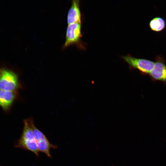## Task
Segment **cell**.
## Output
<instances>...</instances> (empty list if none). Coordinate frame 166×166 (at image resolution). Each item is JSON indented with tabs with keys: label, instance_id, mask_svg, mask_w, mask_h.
Instances as JSON below:
<instances>
[{
	"label": "cell",
	"instance_id": "cell-9",
	"mask_svg": "<svg viewBox=\"0 0 166 166\" xmlns=\"http://www.w3.org/2000/svg\"><path fill=\"white\" fill-rule=\"evenodd\" d=\"M149 24L152 30L156 32H159L164 29L165 22L163 18L156 17L151 20Z\"/></svg>",
	"mask_w": 166,
	"mask_h": 166
},
{
	"label": "cell",
	"instance_id": "cell-6",
	"mask_svg": "<svg viewBox=\"0 0 166 166\" xmlns=\"http://www.w3.org/2000/svg\"><path fill=\"white\" fill-rule=\"evenodd\" d=\"M149 74L152 79L166 83V65L163 59L159 57L156 58Z\"/></svg>",
	"mask_w": 166,
	"mask_h": 166
},
{
	"label": "cell",
	"instance_id": "cell-4",
	"mask_svg": "<svg viewBox=\"0 0 166 166\" xmlns=\"http://www.w3.org/2000/svg\"><path fill=\"white\" fill-rule=\"evenodd\" d=\"M122 58L130 67L137 69L144 74H149L155 63L151 61L136 58L129 54L123 56Z\"/></svg>",
	"mask_w": 166,
	"mask_h": 166
},
{
	"label": "cell",
	"instance_id": "cell-7",
	"mask_svg": "<svg viewBox=\"0 0 166 166\" xmlns=\"http://www.w3.org/2000/svg\"><path fill=\"white\" fill-rule=\"evenodd\" d=\"M68 25L76 23H81V16L79 0L72 1V4L68 12L67 17Z\"/></svg>",
	"mask_w": 166,
	"mask_h": 166
},
{
	"label": "cell",
	"instance_id": "cell-2",
	"mask_svg": "<svg viewBox=\"0 0 166 166\" xmlns=\"http://www.w3.org/2000/svg\"><path fill=\"white\" fill-rule=\"evenodd\" d=\"M27 119L31 128L39 152H43L48 157L51 158L50 150L51 148H57V146L52 144L49 141L45 135L35 126L32 118Z\"/></svg>",
	"mask_w": 166,
	"mask_h": 166
},
{
	"label": "cell",
	"instance_id": "cell-3",
	"mask_svg": "<svg viewBox=\"0 0 166 166\" xmlns=\"http://www.w3.org/2000/svg\"><path fill=\"white\" fill-rule=\"evenodd\" d=\"M19 87L17 74L9 69L0 68V89L16 91Z\"/></svg>",
	"mask_w": 166,
	"mask_h": 166
},
{
	"label": "cell",
	"instance_id": "cell-5",
	"mask_svg": "<svg viewBox=\"0 0 166 166\" xmlns=\"http://www.w3.org/2000/svg\"><path fill=\"white\" fill-rule=\"evenodd\" d=\"M82 37L81 23H76L68 25L66 30L65 41L63 47L77 44Z\"/></svg>",
	"mask_w": 166,
	"mask_h": 166
},
{
	"label": "cell",
	"instance_id": "cell-8",
	"mask_svg": "<svg viewBox=\"0 0 166 166\" xmlns=\"http://www.w3.org/2000/svg\"><path fill=\"white\" fill-rule=\"evenodd\" d=\"M16 91L0 89V106L5 111H8L16 99Z\"/></svg>",
	"mask_w": 166,
	"mask_h": 166
},
{
	"label": "cell",
	"instance_id": "cell-1",
	"mask_svg": "<svg viewBox=\"0 0 166 166\" xmlns=\"http://www.w3.org/2000/svg\"><path fill=\"white\" fill-rule=\"evenodd\" d=\"M15 147L30 151L39 157V151L31 128L27 120H24V127L21 136L17 141Z\"/></svg>",
	"mask_w": 166,
	"mask_h": 166
}]
</instances>
